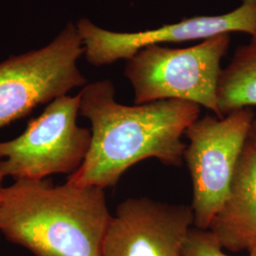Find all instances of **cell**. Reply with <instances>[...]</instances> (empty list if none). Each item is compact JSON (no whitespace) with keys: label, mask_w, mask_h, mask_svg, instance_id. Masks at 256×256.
I'll use <instances>...</instances> for the list:
<instances>
[{"label":"cell","mask_w":256,"mask_h":256,"mask_svg":"<svg viewBox=\"0 0 256 256\" xmlns=\"http://www.w3.org/2000/svg\"><path fill=\"white\" fill-rule=\"evenodd\" d=\"M79 95L80 115L92 124V142L82 165L66 182L106 189L146 160L182 165L186 148L182 138L200 118V106L178 100L122 104L110 80L86 84Z\"/></svg>","instance_id":"cell-1"},{"label":"cell","mask_w":256,"mask_h":256,"mask_svg":"<svg viewBox=\"0 0 256 256\" xmlns=\"http://www.w3.org/2000/svg\"><path fill=\"white\" fill-rule=\"evenodd\" d=\"M112 216L100 187L18 180L3 188L0 230L36 256H102Z\"/></svg>","instance_id":"cell-2"},{"label":"cell","mask_w":256,"mask_h":256,"mask_svg":"<svg viewBox=\"0 0 256 256\" xmlns=\"http://www.w3.org/2000/svg\"><path fill=\"white\" fill-rule=\"evenodd\" d=\"M230 43V36L225 34L184 48L152 45L140 50L128 60L124 72L134 90L135 104L190 102L220 118L221 60Z\"/></svg>","instance_id":"cell-3"},{"label":"cell","mask_w":256,"mask_h":256,"mask_svg":"<svg viewBox=\"0 0 256 256\" xmlns=\"http://www.w3.org/2000/svg\"><path fill=\"white\" fill-rule=\"evenodd\" d=\"M79 114V94L50 102L20 136L0 142V176L18 180L74 174L92 142V132L77 124Z\"/></svg>","instance_id":"cell-4"},{"label":"cell","mask_w":256,"mask_h":256,"mask_svg":"<svg viewBox=\"0 0 256 256\" xmlns=\"http://www.w3.org/2000/svg\"><path fill=\"white\" fill-rule=\"evenodd\" d=\"M256 117L252 108L218 118L207 115L187 128L184 151L192 187L194 226L207 230L225 200Z\"/></svg>","instance_id":"cell-5"},{"label":"cell","mask_w":256,"mask_h":256,"mask_svg":"<svg viewBox=\"0 0 256 256\" xmlns=\"http://www.w3.org/2000/svg\"><path fill=\"white\" fill-rule=\"evenodd\" d=\"M84 52L77 27L70 22L46 46L0 63V128L84 86L86 79L77 66Z\"/></svg>","instance_id":"cell-6"},{"label":"cell","mask_w":256,"mask_h":256,"mask_svg":"<svg viewBox=\"0 0 256 256\" xmlns=\"http://www.w3.org/2000/svg\"><path fill=\"white\" fill-rule=\"evenodd\" d=\"M86 61L102 66L129 60L144 48L165 43L206 40L234 32L252 36L256 32V0H242L236 9L220 16L183 19L164 27L137 32H117L98 27L90 19L76 24Z\"/></svg>","instance_id":"cell-7"},{"label":"cell","mask_w":256,"mask_h":256,"mask_svg":"<svg viewBox=\"0 0 256 256\" xmlns=\"http://www.w3.org/2000/svg\"><path fill=\"white\" fill-rule=\"evenodd\" d=\"M192 225L189 205L128 198L112 216L102 256H183Z\"/></svg>","instance_id":"cell-8"},{"label":"cell","mask_w":256,"mask_h":256,"mask_svg":"<svg viewBox=\"0 0 256 256\" xmlns=\"http://www.w3.org/2000/svg\"><path fill=\"white\" fill-rule=\"evenodd\" d=\"M208 230L220 246L230 252H248L256 240V144L250 138L228 194Z\"/></svg>","instance_id":"cell-9"},{"label":"cell","mask_w":256,"mask_h":256,"mask_svg":"<svg viewBox=\"0 0 256 256\" xmlns=\"http://www.w3.org/2000/svg\"><path fill=\"white\" fill-rule=\"evenodd\" d=\"M218 102L220 118L232 111L256 106V32L238 46L220 74Z\"/></svg>","instance_id":"cell-10"},{"label":"cell","mask_w":256,"mask_h":256,"mask_svg":"<svg viewBox=\"0 0 256 256\" xmlns=\"http://www.w3.org/2000/svg\"><path fill=\"white\" fill-rule=\"evenodd\" d=\"M220 246L210 230L192 227L183 245V256H230Z\"/></svg>","instance_id":"cell-11"},{"label":"cell","mask_w":256,"mask_h":256,"mask_svg":"<svg viewBox=\"0 0 256 256\" xmlns=\"http://www.w3.org/2000/svg\"><path fill=\"white\" fill-rule=\"evenodd\" d=\"M250 138L256 144V115L254 119L252 120L250 130Z\"/></svg>","instance_id":"cell-12"},{"label":"cell","mask_w":256,"mask_h":256,"mask_svg":"<svg viewBox=\"0 0 256 256\" xmlns=\"http://www.w3.org/2000/svg\"><path fill=\"white\" fill-rule=\"evenodd\" d=\"M248 256H256V240L254 241V243L248 250Z\"/></svg>","instance_id":"cell-13"},{"label":"cell","mask_w":256,"mask_h":256,"mask_svg":"<svg viewBox=\"0 0 256 256\" xmlns=\"http://www.w3.org/2000/svg\"><path fill=\"white\" fill-rule=\"evenodd\" d=\"M2 180H3V178L0 176V203H1V198H2V192H3V188H4V187H2Z\"/></svg>","instance_id":"cell-14"}]
</instances>
